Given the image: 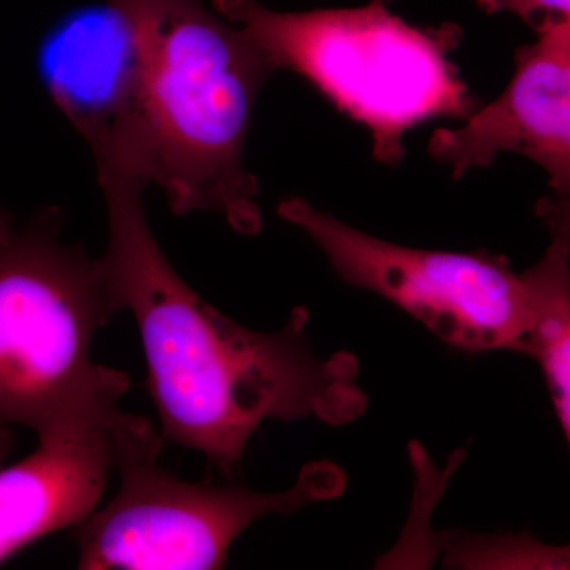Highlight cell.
<instances>
[{"label":"cell","mask_w":570,"mask_h":570,"mask_svg":"<svg viewBox=\"0 0 570 570\" xmlns=\"http://www.w3.org/2000/svg\"><path fill=\"white\" fill-rule=\"evenodd\" d=\"M130 381L121 374L37 433L24 460L0 469V564L102 504L115 472V422Z\"/></svg>","instance_id":"cell-8"},{"label":"cell","mask_w":570,"mask_h":570,"mask_svg":"<svg viewBox=\"0 0 570 570\" xmlns=\"http://www.w3.org/2000/svg\"><path fill=\"white\" fill-rule=\"evenodd\" d=\"M390 2L311 11H276L261 0H214L213 7L275 70L302 75L366 126L374 157L395 167L409 130L436 118L466 119L478 100L450 59L463 37L459 26L407 24Z\"/></svg>","instance_id":"cell-3"},{"label":"cell","mask_w":570,"mask_h":570,"mask_svg":"<svg viewBox=\"0 0 570 570\" xmlns=\"http://www.w3.org/2000/svg\"><path fill=\"white\" fill-rule=\"evenodd\" d=\"M61 225L45 209L0 243V460L14 428L37 434L121 374L92 360L121 313L102 262L62 243Z\"/></svg>","instance_id":"cell-4"},{"label":"cell","mask_w":570,"mask_h":570,"mask_svg":"<svg viewBox=\"0 0 570 570\" xmlns=\"http://www.w3.org/2000/svg\"><path fill=\"white\" fill-rule=\"evenodd\" d=\"M163 444L148 419L119 412L118 493L73 528L78 568L223 569L235 540L255 521L340 498L347 485L346 472L332 461L306 464L295 485L277 493L186 482L160 466Z\"/></svg>","instance_id":"cell-5"},{"label":"cell","mask_w":570,"mask_h":570,"mask_svg":"<svg viewBox=\"0 0 570 570\" xmlns=\"http://www.w3.org/2000/svg\"><path fill=\"white\" fill-rule=\"evenodd\" d=\"M534 29L538 39L515 52L505 91L460 129H438L428 153L456 179L501 153H519L546 170L554 195L569 197L570 17H546Z\"/></svg>","instance_id":"cell-9"},{"label":"cell","mask_w":570,"mask_h":570,"mask_svg":"<svg viewBox=\"0 0 570 570\" xmlns=\"http://www.w3.org/2000/svg\"><path fill=\"white\" fill-rule=\"evenodd\" d=\"M539 216L549 227L546 255L521 273L527 287L528 332L524 354L538 360L554 414L570 439V206L569 197L543 198Z\"/></svg>","instance_id":"cell-10"},{"label":"cell","mask_w":570,"mask_h":570,"mask_svg":"<svg viewBox=\"0 0 570 570\" xmlns=\"http://www.w3.org/2000/svg\"><path fill=\"white\" fill-rule=\"evenodd\" d=\"M99 183L108 217L100 262L119 311L137 322L164 441L200 452L230 478L266 420L344 425L365 414L358 360L344 351L314 354L305 307L277 332L232 321L164 254L142 205L145 184L118 176Z\"/></svg>","instance_id":"cell-1"},{"label":"cell","mask_w":570,"mask_h":570,"mask_svg":"<svg viewBox=\"0 0 570 570\" xmlns=\"http://www.w3.org/2000/svg\"><path fill=\"white\" fill-rule=\"evenodd\" d=\"M485 11L494 14L509 11L534 28L546 17H570V0H475Z\"/></svg>","instance_id":"cell-12"},{"label":"cell","mask_w":570,"mask_h":570,"mask_svg":"<svg viewBox=\"0 0 570 570\" xmlns=\"http://www.w3.org/2000/svg\"><path fill=\"white\" fill-rule=\"evenodd\" d=\"M445 564L459 569H569V549L528 534L475 535L450 532L442 539Z\"/></svg>","instance_id":"cell-11"},{"label":"cell","mask_w":570,"mask_h":570,"mask_svg":"<svg viewBox=\"0 0 570 570\" xmlns=\"http://www.w3.org/2000/svg\"><path fill=\"white\" fill-rule=\"evenodd\" d=\"M277 214L316 243L337 276L395 303L450 346L524 354L527 287L504 255L393 245L302 197L284 200Z\"/></svg>","instance_id":"cell-6"},{"label":"cell","mask_w":570,"mask_h":570,"mask_svg":"<svg viewBox=\"0 0 570 570\" xmlns=\"http://www.w3.org/2000/svg\"><path fill=\"white\" fill-rule=\"evenodd\" d=\"M11 228H13V219L6 209H0V243L9 236Z\"/></svg>","instance_id":"cell-13"},{"label":"cell","mask_w":570,"mask_h":570,"mask_svg":"<svg viewBox=\"0 0 570 570\" xmlns=\"http://www.w3.org/2000/svg\"><path fill=\"white\" fill-rule=\"evenodd\" d=\"M132 21L142 63L145 178L179 216L220 214L239 234L262 228L245 148L264 51L204 0H110Z\"/></svg>","instance_id":"cell-2"},{"label":"cell","mask_w":570,"mask_h":570,"mask_svg":"<svg viewBox=\"0 0 570 570\" xmlns=\"http://www.w3.org/2000/svg\"><path fill=\"white\" fill-rule=\"evenodd\" d=\"M41 81L91 146L97 174L148 186L142 149L140 41L115 3L63 14L39 50Z\"/></svg>","instance_id":"cell-7"}]
</instances>
